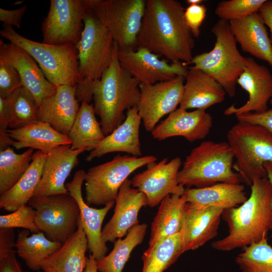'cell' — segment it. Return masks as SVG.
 <instances>
[{"label": "cell", "mask_w": 272, "mask_h": 272, "mask_svg": "<svg viewBox=\"0 0 272 272\" xmlns=\"http://www.w3.org/2000/svg\"><path fill=\"white\" fill-rule=\"evenodd\" d=\"M184 11L176 0H147L137 48H146L172 62L190 63L195 43Z\"/></svg>", "instance_id": "cell-1"}, {"label": "cell", "mask_w": 272, "mask_h": 272, "mask_svg": "<svg viewBox=\"0 0 272 272\" xmlns=\"http://www.w3.org/2000/svg\"><path fill=\"white\" fill-rule=\"evenodd\" d=\"M251 193L240 206L224 210L228 234L212 243L215 250L229 251L257 243L272 232V186L267 177H254Z\"/></svg>", "instance_id": "cell-2"}, {"label": "cell", "mask_w": 272, "mask_h": 272, "mask_svg": "<svg viewBox=\"0 0 272 272\" xmlns=\"http://www.w3.org/2000/svg\"><path fill=\"white\" fill-rule=\"evenodd\" d=\"M118 52L114 41L111 63L94 85V110L105 136L124 121V112L138 106L140 99V83L121 66Z\"/></svg>", "instance_id": "cell-3"}, {"label": "cell", "mask_w": 272, "mask_h": 272, "mask_svg": "<svg viewBox=\"0 0 272 272\" xmlns=\"http://www.w3.org/2000/svg\"><path fill=\"white\" fill-rule=\"evenodd\" d=\"M234 154L227 142L206 141L192 149L177 176L178 183L187 188H202L218 183H240L233 169Z\"/></svg>", "instance_id": "cell-4"}, {"label": "cell", "mask_w": 272, "mask_h": 272, "mask_svg": "<svg viewBox=\"0 0 272 272\" xmlns=\"http://www.w3.org/2000/svg\"><path fill=\"white\" fill-rule=\"evenodd\" d=\"M3 27L1 36L24 49L38 64L52 84L56 87H75L80 82L76 45L38 42L21 36L11 26L3 24Z\"/></svg>", "instance_id": "cell-5"}, {"label": "cell", "mask_w": 272, "mask_h": 272, "mask_svg": "<svg viewBox=\"0 0 272 272\" xmlns=\"http://www.w3.org/2000/svg\"><path fill=\"white\" fill-rule=\"evenodd\" d=\"M227 143L236 160L233 169L251 186L252 178L267 177L264 167L272 163V133L258 125L238 121L228 131Z\"/></svg>", "instance_id": "cell-6"}, {"label": "cell", "mask_w": 272, "mask_h": 272, "mask_svg": "<svg viewBox=\"0 0 272 272\" xmlns=\"http://www.w3.org/2000/svg\"><path fill=\"white\" fill-rule=\"evenodd\" d=\"M211 31L216 37L214 48L193 56L190 63L214 79L232 98L235 95L237 80L244 70L245 57L237 48L229 22L219 19Z\"/></svg>", "instance_id": "cell-7"}, {"label": "cell", "mask_w": 272, "mask_h": 272, "mask_svg": "<svg viewBox=\"0 0 272 272\" xmlns=\"http://www.w3.org/2000/svg\"><path fill=\"white\" fill-rule=\"evenodd\" d=\"M109 30L119 50H135L144 15L145 0H82Z\"/></svg>", "instance_id": "cell-8"}, {"label": "cell", "mask_w": 272, "mask_h": 272, "mask_svg": "<svg viewBox=\"0 0 272 272\" xmlns=\"http://www.w3.org/2000/svg\"><path fill=\"white\" fill-rule=\"evenodd\" d=\"M152 155L134 157L118 154L111 160L90 168L85 177V201L89 206H106L115 201L119 189L138 169L156 162Z\"/></svg>", "instance_id": "cell-9"}, {"label": "cell", "mask_w": 272, "mask_h": 272, "mask_svg": "<svg viewBox=\"0 0 272 272\" xmlns=\"http://www.w3.org/2000/svg\"><path fill=\"white\" fill-rule=\"evenodd\" d=\"M114 42L109 30L91 10L87 9L84 29L77 45L80 82L101 78L111 63Z\"/></svg>", "instance_id": "cell-10"}, {"label": "cell", "mask_w": 272, "mask_h": 272, "mask_svg": "<svg viewBox=\"0 0 272 272\" xmlns=\"http://www.w3.org/2000/svg\"><path fill=\"white\" fill-rule=\"evenodd\" d=\"M28 204L35 210L36 225L48 239L63 244L77 231L80 209L69 193L33 196Z\"/></svg>", "instance_id": "cell-11"}, {"label": "cell", "mask_w": 272, "mask_h": 272, "mask_svg": "<svg viewBox=\"0 0 272 272\" xmlns=\"http://www.w3.org/2000/svg\"><path fill=\"white\" fill-rule=\"evenodd\" d=\"M86 16L82 0H51L48 13L41 24L42 42L77 46Z\"/></svg>", "instance_id": "cell-12"}, {"label": "cell", "mask_w": 272, "mask_h": 272, "mask_svg": "<svg viewBox=\"0 0 272 272\" xmlns=\"http://www.w3.org/2000/svg\"><path fill=\"white\" fill-rule=\"evenodd\" d=\"M185 77L177 76L154 84H140L138 112L148 131H152L164 115L176 109L183 97Z\"/></svg>", "instance_id": "cell-13"}, {"label": "cell", "mask_w": 272, "mask_h": 272, "mask_svg": "<svg viewBox=\"0 0 272 272\" xmlns=\"http://www.w3.org/2000/svg\"><path fill=\"white\" fill-rule=\"evenodd\" d=\"M144 48L119 50L118 59L121 66L140 84H154L169 81L177 76H186L188 71L183 62H171Z\"/></svg>", "instance_id": "cell-14"}, {"label": "cell", "mask_w": 272, "mask_h": 272, "mask_svg": "<svg viewBox=\"0 0 272 272\" xmlns=\"http://www.w3.org/2000/svg\"><path fill=\"white\" fill-rule=\"evenodd\" d=\"M181 164L179 157L169 162L165 158L158 163L152 162L145 170L134 175L131 185L146 195L150 207L158 205L168 195H182L185 188L177 181Z\"/></svg>", "instance_id": "cell-15"}, {"label": "cell", "mask_w": 272, "mask_h": 272, "mask_svg": "<svg viewBox=\"0 0 272 272\" xmlns=\"http://www.w3.org/2000/svg\"><path fill=\"white\" fill-rule=\"evenodd\" d=\"M237 84L248 93V99L238 107L231 105L224 110L225 115L261 113L268 109L272 96V75L266 66L257 63L251 57H245L244 70Z\"/></svg>", "instance_id": "cell-16"}, {"label": "cell", "mask_w": 272, "mask_h": 272, "mask_svg": "<svg viewBox=\"0 0 272 272\" xmlns=\"http://www.w3.org/2000/svg\"><path fill=\"white\" fill-rule=\"evenodd\" d=\"M86 172L82 169L76 172L71 182L65 184L69 193L76 200L81 213L82 226L88 241V246L91 254L97 260L106 256L108 247L102 235L103 222L115 201L111 202L103 208L91 207L84 200L82 187L85 180Z\"/></svg>", "instance_id": "cell-17"}, {"label": "cell", "mask_w": 272, "mask_h": 272, "mask_svg": "<svg viewBox=\"0 0 272 272\" xmlns=\"http://www.w3.org/2000/svg\"><path fill=\"white\" fill-rule=\"evenodd\" d=\"M114 214L102 229L104 241L114 242L126 235L129 230L139 224L138 213L148 204L146 195L131 185L126 179L120 186L115 200Z\"/></svg>", "instance_id": "cell-18"}, {"label": "cell", "mask_w": 272, "mask_h": 272, "mask_svg": "<svg viewBox=\"0 0 272 272\" xmlns=\"http://www.w3.org/2000/svg\"><path fill=\"white\" fill-rule=\"evenodd\" d=\"M0 59L16 70L22 86L31 93L38 106L44 98L55 92L56 86L46 79L35 60L18 45L1 39Z\"/></svg>", "instance_id": "cell-19"}, {"label": "cell", "mask_w": 272, "mask_h": 272, "mask_svg": "<svg viewBox=\"0 0 272 272\" xmlns=\"http://www.w3.org/2000/svg\"><path fill=\"white\" fill-rule=\"evenodd\" d=\"M213 125V118L206 110L188 111L179 107L158 123L151 131L153 139L162 141L182 137L190 142L205 139Z\"/></svg>", "instance_id": "cell-20"}, {"label": "cell", "mask_w": 272, "mask_h": 272, "mask_svg": "<svg viewBox=\"0 0 272 272\" xmlns=\"http://www.w3.org/2000/svg\"><path fill=\"white\" fill-rule=\"evenodd\" d=\"M84 151V149L72 150L71 145H65L48 154L33 196L69 193L65 181L73 169L79 164L78 156Z\"/></svg>", "instance_id": "cell-21"}, {"label": "cell", "mask_w": 272, "mask_h": 272, "mask_svg": "<svg viewBox=\"0 0 272 272\" xmlns=\"http://www.w3.org/2000/svg\"><path fill=\"white\" fill-rule=\"evenodd\" d=\"M76 86L60 85L55 92L44 98L38 106L37 120L48 123L58 132L67 135L79 110Z\"/></svg>", "instance_id": "cell-22"}, {"label": "cell", "mask_w": 272, "mask_h": 272, "mask_svg": "<svg viewBox=\"0 0 272 272\" xmlns=\"http://www.w3.org/2000/svg\"><path fill=\"white\" fill-rule=\"evenodd\" d=\"M224 211L219 207L197 208L186 203L181 228L184 252L197 249L217 235Z\"/></svg>", "instance_id": "cell-23"}, {"label": "cell", "mask_w": 272, "mask_h": 272, "mask_svg": "<svg viewBox=\"0 0 272 272\" xmlns=\"http://www.w3.org/2000/svg\"><path fill=\"white\" fill-rule=\"evenodd\" d=\"M142 119L139 114L138 106L126 112L124 121L105 138L86 157L91 161L105 154L123 152L134 157L142 155L140 141V127Z\"/></svg>", "instance_id": "cell-24"}, {"label": "cell", "mask_w": 272, "mask_h": 272, "mask_svg": "<svg viewBox=\"0 0 272 272\" xmlns=\"http://www.w3.org/2000/svg\"><path fill=\"white\" fill-rule=\"evenodd\" d=\"M229 23L231 31L242 51L271 65L272 44L259 12Z\"/></svg>", "instance_id": "cell-25"}, {"label": "cell", "mask_w": 272, "mask_h": 272, "mask_svg": "<svg viewBox=\"0 0 272 272\" xmlns=\"http://www.w3.org/2000/svg\"><path fill=\"white\" fill-rule=\"evenodd\" d=\"M226 93L212 77L203 71L190 66L185 76L184 92L180 107L206 110L222 102Z\"/></svg>", "instance_id": "cell-26"}, {"label": "cell", "mask_w": 272, "mask_h": 272, "mask_svg": "<svg viewBox=\"0 0 272 272\" xmlns=\"http://www.w3.org/2000/svg\"><path fill=\"white\" fill-rule=\"evenodd\" d=\"M88 241L81 221L77 231L41 263L44 272H84Z\"/></svg>", "instance_id": "cell-27"}, {"label": "cell", "mask_w": 272, "mask_h": 272, "mask_svg": "<svg viewBox=\"0 0 272 272\" xmlns=\"http://www.w3.org/2000/svg\"><path fill=\"white\" fill-rule=\"evenodd\" d=\"M244 189L240 183H218L202 188H185L183 194L187 203L193 207L226 210L237 207L247 200Z\"/></svg>", "instance_id": "cell-28"}, {"label": "cell", "mask_w": 272, "mask_h": 272, "mask_svg": "<svg viewBox=\"0 0 272 272\" xmlns=\"http://www.w3.org/2000/svg\"><path fill=\"white\" fill-rule=\"evenodd\" d=\"M7 132L14 140L12 146L16 149L29 148L48 154L57 147L72 144L67 135L44 122L38 121L20 128L8 129Z\"/></svg>", "instance_id": "cell-29"}, {"label": "cell", "mask_w": 272, "mask_h": 272, "mask_svg": "<svg viewBox=\"0 0 272 272\" xmlns=\"http://www.w3.org/2000/svg\"><path fill=\"white\" fill-rule=\"evenodd\" d=\"M186 203L183 194L168 195L162 200L151 223L148 248L154 247L161 241L180 231Z\"/></svg>", "instance_id": "cell-30"}, {"label": "cell", "mask_w": 272, "mask_h": 272, "mask_svg": "<svg viewBox=\"0 0 272 272\" xmlns=\"http://www.w3.org/2000/svg\"><path fill=\"white\" fill-rule=\"evenodd\" d=\"M47 157V154L40 151L34 153L30 165L25 173L12 188L1 194V209L14 212L28 203L41 180Z\"/></svg>", "instance_id": "cell-31"}, {"label": "cell", "mask_w": 272, "mask_h": 272, "mask_svg": "<svg viewBox=\"0 0 272 272\" xmlns=\"http://www.w3.org/2000/svg\"><path fill=\"white\" fill-rule=\"evenodd\" d=\"M72 150L92 151L105 138L95 117L93 104L81 103L74 122L67 134Z\"/></svg>", "instance_id": "cell-32"}, {"label": "cell", "mask_w": 272, "mask_h": 272, "mask_svg": "<svg viewBox=\"0 0 272 272\" xmlns=\"http://www.w3.org/2000/svg\"><path fill=\"white\" fill-rule=\"evenodd\" d=\"M29 230L20 231L17 238L15 248L20 257L31 270L38 271L41 262L55 252L61 246L59 242L52 241L40 232L29 236Z\"/></svg>", "instance_id": "cell-33"}, {"label": "cell", "mask_w": 272, "mask_h": 272, "mask_svg": "<svg viewBox=\"0 0 272 272\" xmlns=\"http://www.w3.org/2000/svg\"><path fill=\"white\" fill-rule=\"evenodd\" d=\"M147 227L145 223L136 225L129 230L124 239L115 241L111 252L97 261L98 271L122 272L133 249L143 242Z\"/></svg>", "instance_id": "cell-34"}, {"label": "cell", "mask_w": 272, "mask_h": 272, "mask_svg": "<svg viewBox=\"0 0 272 272\" xmlns=\"http://www.w3.org/2000/svg\"><path fill=\"white\" fill-rule=\"evenodd\" d=\"M184 253L182 230L158 243L152 248H148L142 258V272H163L174 263Z\"/></svg>", "instance_id": "cell-35"}, {"label": "cell", "mask_w": 272, "mask_h": 272, "mask_svg": "<svg viewBox=\"0 0 272 272\" xmlns=\"http://www.w3.org/2000/svg\"><path fill=\"white\" fill-rule=\"evenodd\" d=\"M33 149L16 154L9 147L0 151V194L8 191L19 181L32 161Z\"/></svg>", "instance_id": "cell-36"}, {"label": "cell", "mask_w": 272, "mask_h": 272, "mask_svg": "<svg viewBox=\"0 0 272 272\" xmlns=\"http://www.w3.org/2000/svg\"><path fill=\"white\" fill-rule=\"evenodd\" d=\"M9 99V127L16 129L35 122L38 105L31 93L23 86Z\"/></svg>", "instance_id": "cell-37"}, {"label": "cell", "mask_w": 272, "mask_h": 272, "mask_svg": "<svg viewBox=\"0 0 272 272\" xmlns=\"http://www.w3.org/2000/svg\"><path fill=\"white\" fill-rule=\"evenodd\" d=\"M267 237L244 247L235 258L242 272H272V246Z\"/></svg>", "instance_id": "cell-38"}, {"label": "cell", "mask_w": 272, "mask_h": 272, "mask_svg": "<svg viewBox=\"0 0 272 272\" xmlns=\"http://www.w3.org/2000/svg\"><path fill=\"white\" fill-rule=\"evenodd\" d=\"M266 0H225L217 5L215 13L220 20L230 22L258 12Z\"/></svg>", "instance_id": "cell-39"}, {"label": "cell", "mask_w": 272, "mask_h": 272, "mask_svg": "<svg viewBox=\"0 0 272 272\" xmlns=\"http://www.w3.org/2000/svg\"><path fill=\"white\" fill-rule=\"evenodd\" d=\"M35 210L27 205L20 207L13 213L0 216L1 228H22L33 233L40 232L36 223Z\"/></svg>", "instance_id": "cell-40"}, {"label": "cell", "mask_w": 272, "mask_h": 272, "mask_svg": "<svg viewBox=\"0 0 272 272\" xmlns=\"http://www.w3.org/2000/svg\"><path fill=\"white\" fill-rule=\"evenodd\" d=\"M22 86L18 72L0 59V97L6 98Z\"/></svg>", "instance_id": "cell-41"}, {"label": "cell", "mask_w": 272, "mask_h": 272, "mask_svg": "<svg viewBox=\"0 0 272 272\" xmlns=\"http://www.w3.org/2000/svg\"><path fill=\"white\" fill-rule=\"evenodd\" d=\"M207 8L203 4L189 5L184 11V18L193 36L198 38L200 28L206 16Z\"/></svg>", "instance_id": "cell-42"}, {"label": "cell", "mask_w": 272, "mask_h": 272, "mask_svg": "<svg viewBox=\"0 0 272 272\" xmlns=\"http://www.w3.org/2000/svg\"><path fill=\"white\" fill-rule=\"evenodd\" d=\"M236 117L239 122L258 124L272 133V107L263 112H249Z\"/></svg>", "instance_id": "cell-43"}, {"label": "cell", "mask_w": 272, "mask_h": 272, "mask_svg": "<svg viewBox=\"0 0 272 272\" xmlns=\"http://www.w3.org/2000/svg\"><path fill=\"white\" fill-rule=\"evenodd\" d=\"M16 242L14 228H1L0 259L16 251L14 249Z\"/></svg>", "instance_id": "cell-44"}, {"label": "cell", "mask_w": 272, "mask_h": 272, "mask_svg": "<svg viewBox=\"0 0 272 272\" xmlns=\"http://www.w3.org/2000/svg\"><path fill=\"white\" fill-rule=\"evenodd\" d=\"M27 8V6L26 5L12 10L0 8V21L3 22V24L20 28L21 20Z\"/></svg>", "instance_id": "cell-45"}, {"label": "cell", "mask_w": 272, "mask_h": 272, "mask_svg": "<svg viewBox=\"0 0 272 272\" xmlns=\"http://www.w3.org/2000/svg\"><path fill=\"white\" fill-rule=\"evenodd\" d=\"M16 252H11L0 259V272H28L22 267L16 257Z\"/></svg>", "instance_id": "cell-46"}, {"label": "cell", "mask_w": 272, "mask_h": 272, "mask_svg": "<svg viewBox=\"0 0 272 272\" xmlns=\"http://www.w3.org/2000/svg\"><path fill=\"white\" fill-rule=\"evenodd\" d=\"M258 12L265 25L269 28L270 33L269 38L272 44V0H266Z\"/></svg>", "instance_id": "cell-47"}, {"label": "cell", "mask_w": 272, "mask_h": 272, "mask_svg": "<svg viewBox=\"0 0 272 272\" xmlns=\"http://www.w3.org/2000/svg\"><path fill=\"white\" fill-rule=\"evenodd\" d=\"M97 260L91 254L87 258L86 266L84 272H98Z\"/></svg>", "instance_id": "cell-48"}, {"label": "cell", "mask_w": 272, "mask_h": 272, "mask_svg": "<svg viewBox=\"0 0 272 272\" xmlns=\"http://www.w3.org/2000/svg\"><path fill=\"white\" fill-rule=\"evenodd\" d=\"M264 167L266 171L267 177L268 179L272 186V163H266ZM271 206H272V194H271Z\"/></svg>", "instance_id": "cell-49"}, {"label": "cell", "mask_w": 272, "mask_h": 272, "mask_svg": "<svg viewBox=\"0 0 272 272\" xmlns=\"http://www.w3.org/2000/svg\"><path fill=\"white\" fill-rule=\"evenodd\" d=\"M186 3L189 5L201 4L204 1L203 0H186Z\"/></svg>", "instance_id": "cell-50"}, {"label": "cell", "mask_w": 272, "mask_h": 272, "mask_svg": "<svg viewBox=\"0 0 272 272\" xmlns=\"http://www.w3.org/2000/svg\"><path fill=\"white\" fill-rule=\"evenodd\" d=\"M270 65L272 66V63H271ZM269 103H270V105H272V96H271V98L270 100L269 101Z\"/></svg>", "instance_id": "cell-51"}, {"label": "cell", "mask_w": 272, "mask_h": 272, "mask_svg": "<svg viewBox=\"0 0 272 272\" xmlns=\"http://www.w3.org/2000/svg\"><path fill=\"white\" fill-rule=\"evenodd\" d=\"M39 272H44V271H39Z\"/></svg>", "instance_id": "cell-52"}]
</instances>
